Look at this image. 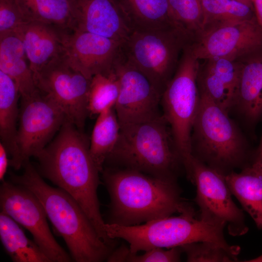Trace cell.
<instances>
[{
    "instance_id": "19",
    "label": "cell",
    "mask_w": 262,
    "mask_h": 262,
    "mask_svg": "<svg viewBox=\"0 0 262 262\" xmlns=\"http://www.w3.org/2000/svg\"><path fill=\"white\" fill-rule=\"evenodd\" d=\"M14 32L23 43L34 80L46 65L64 52L65 38L69 33L37 21L25 24Z\"/></svg>"
},
{
    "instance_id": "6",
    "label": "cell",
    "mask_w": 262,
    "mask_h": 262,
    "mask_svg": "<svg viewBox=\"0 0 262 262\" xmlns=\"http://www.w3.org/2000/svg\"><path fill=\"white\" fill-rule=\"evenodd\" d=\"M223 230L224 228L197 218L195 211L151 220L141 225L107 223L106 226L108 237L112 240H125L133 253L155 247L170 248L193 242H209L238 255L240 247L229 245Z\"/></svg>"
},
{
    "instance_id": "13",
    "label": "cell",
    "mask_w": 262,
    "mask_h": 262,
    "mask_svg": "<svg viewBox=\"0 0 262 262\" xmlns=\"http://www.w3.org/2000/svg\"><path fill=\"white\" fill-rule=\"evenodd\" d=\"M21 99L17 144L24 164L48 145L67 118L57 104L40 90Z\"/></svg>"
},
{
    "instance_id": "12",
    "label": "cell",
    "mask_w": 262,
    "mask_h": 262,
    "mask_svg": "<svg viewBox=\"0 0 262 262\" xmlns=\"http://www.w3.org/2000/svg\"><path fill=\"white\" fill-rule=\"evenodd\" d=\"M189 46L199 60H237L262 48V28L256 17L218 22L204 28Z\"/></svg>"
},
{
    "instance_id": "34",
    "label": "cell",
    "mask_w": 262,
    "mask_h": 262,
    "mask_svg": "<svg viewBox=\"0 0 262 262\" xmlns=\"http://www.w3.org/2000/svg\"><path fill=\"white\" fill-rule=\"evenodd\" d=\"M256 20L262 28V0H251Z\"/></svg>"
},
{
    "instance_id": "15",
    "label": "cell",
    "mask_w": 262,
    "mask_h": 262,
    "mask_svg": "<svg viewBox=\"0 0 262 262\" xmlns=\"http://www.w3.org/2000/svg\"><path fill=\"white\" fill-rule=\"evenodd\" d=\"M122 42L75 30L67 33L65 53L70 64L89 79L109 75L123 57Z\"/></svg>"
},
{
    "instance_id": "7",
    "label": "cell",
    "mask_w": 262,
    "mask_h": 262,
    "mask_svg": "<svg viewBox=\"0 0 262 262\" xmlns=\"http://www.w3.org/2000/svg\"><path fill=\"white\" fill-rule=\"evenodd\" d=\"M199 60L193 55L189 44L161 97L163 116L169 125L175 147L186 175L191 170L193 156L191 137L200 100L197 85Z\"/></svg>"
},
{
    "instance_id": "11",
    "label": "cell",
    "mask_w": 262,
    "mask_h": 262,
    "mask_svg": "<svg viewBox=\"0 0 262 262\" xmlns=\"http://www.w3.org/2000/svg\"><path fill=\"white\" fill-rule=\"evenodd\" d=\"M1 212L27 229L50 262H69L70 255L58 243L47 222L45 209L36 196L27 188L5 181L0 187Z\"/></svg>"
},
{
    "instance_id": "10",
    "label": "cell",
    "mask_w": 262,
    "mask_h": 262,
    "mask_svg": "<svg viewBox=\"0 0 262 262\" xmlns=\"http://www.w3.org/2000/svg\"><path fill=\"white\" fill-rule=\"evenodd\" d=\"M35 81L37 88L50 97L67 119L82 131L89 115L91 79L70 64L64 51L46 65Z\"/></svg>"
},
{
    "instance_id": "31",
    "label": "cell",
    "mask_w": 262,
    "mask_h": 262,
    "mask_svg": "<svg viewBox=\"0 0 262 262\" xmlns=\"http://www.w3.org/2000/svg\"><path fill=\"white\" fill-rule=\"evenodd\" d=\"M180 247L189 262H232L238 260L237 255L211 242H193Z\"/></svg>"
},
{
    "instance_id": "20",
    "label": "cell",
    "mask_w": 262,
    "mask_h": 262,
    "mask_svg": "<svg viewBox=\"0 0 262 262\" xmlns=\"http://www.w3.org/2000/svg\"><path fill=\"white\" fill-rule=\"evenodd\" d=\"M20 96L15 81L0 71V138L15 170L23 165L17 144L16 122L19 116L17 102Z\"/></svg>"
},
{
    "instance_id": "33",
    "label": "cell",
    "mask_w": 262,
    "mask_h": 262,
    "mask_svg": "<svg viewBox=\"0 0 262 262\" xmlns=\"http://www.w3.org/2000/svg\"><path fill=\"white\" fill-rule=\"evenodd\" d=\"M8 154L4 146L0 143V180H4V176L10 164Z\"/></svg>"
},
{
    "instance_id": "21",
    "label": "cell",
    "mask_w": 262,
    "mask_h": 262,
    "mask_svg": "<svg viewBox=\"0 0 262 262\" xmlns=\"http://www.w3.org/2000/svg\"><path fill=\"white\" fill-rule=\"evenodd\" d=\"M0 71L15 81L21 98L31 97L40 91L23 43L15 32L0 36Z\"/></svg>"
},
{
    "instance_id": "18",
    "label": "cell",
    "mask_w": 262,
    "mask_h": 262,
    "mask_svg": "<svg viewBox=\"0 0 262 262\" xmlns=\"http://www.w3.org/2000/svg\"><path fill=\"white\" fill-rule=\"evenodd\" d=\"M205 61L202 65L200 64L198 71L199 92L229 114L233 105L237 87L239 61L226 58Z\"/></svg>"
},
{
    "instance_id": "23",
    "label": "cell",
    "mask_w": 262,
    "mask_h": 262,
    "mask_svg": "<svg viewBox=\"0 0 262 262\" xmlns=\"http://www.w3.org/2000/svg\"><path fill=\"white\" fill-rule=\"evenodd\" d=\"M0 239L14 262H50L35 242L27 237L19 224L2 212L0 213Z\"/></svg>"
},
{
    "instance_id": "26",
    "label": "cell",
    "mask_w": 262,
    "mask_h": 262,
    "mask_svg": "<svg viewBox=\"0 0 262 262\" xmlns=\"http://www.w3.org/2000/svg\"><path fill=\"white\" fill-rule=\"evenodd\" d=\"M120 125L114 107L98 115L90 138L91 155L100 172L119 138Z\"/></svg>"
},
{
    "instance_id": "28",
    "label": "cell",
    "mask_w": 262,
    "mask_h": 262,
    "mask_svg": "<svg viewBox=\"0 0 262 262\" xmlns=\"http://www.w3.org/2000/svg\"><path fill=\"white\" fill-rule=\"evenodd\" d=\"M120 89L119 80L115 71L108 75L94 76L91 79L88 97L89 115H98L115 107Z\"/></svg>"
},
{
    "instance_id": "2",
    "label": "cell",
    "mask_w": 262,
    "mask_h": 262,
    "mask_svg": "<svg viewBox=\"0 0 262 262\" xmlns=\"http://www.w3.org/2000/svg\"><path fill=\"white\" fill-rule=\"evenodd\" d=\"M111 198V221L123 226L194 212L181 197L176 180H163L128 168L102 171Z\"/></svg>"
},
{
    "instance_id": "16",
    "label": "cell",
    "mask_w": 262,
    "mask_h": 262,
    "mask_svg": "<svg viewBox=\"0 0 262 262\" xmlns=\"http://www.w3.org/2000/svg\"><path fill=\"white\" fill-rule=\"evenodd\" d=\"M71 3L75 30L124 42L133 29L120 0H71Z\"/></svg>"
},
{
    "instance_id": "3",
    "label": "cell",
    "mask_w": 262,
    "mask_h": 262,
    "mask_svg": "<svg viewBox=\"0 0 262 262\" xmlns=\"http://www.w3.org/2000/svg\"><path fill=\"white\" fill-rule=\"evenodd\" d=\"M20 175L10 174L11 181L31 191L42 204L56 232L65 242L77 262L107 260L113 245L106 243L75 199L63 189L51 187L27 161Z\"/></svg>"
},
{
    "instance_id": "29",
    "label": "cell",
    "mask_w": 262,
    "mask_h": 262,
    "mask_svg": "<svg viewBox=\"0 0 262 262\" xmlns=\"http://www.w3.org/2000/svg\"><path fill=\"white\" fill-rule=\"evenodd\" d=\"M201 1L204 17L203 29L218 22L255 17L253 6L241 0H201Z\"/></svg>"
},
{
    "instance_id": "36",
    "label": "cell",
    "mask_w": 262,
    "mask_h": 262,
    "mask_svg": "<svg viewBox=\"0 0 262 262\" xmlns=\"http://www.w3.org/2000/svg\"><path fill=\"white\" fill-rule=\"evenodd\" d=\"M242 0V1H244V2H246V3H247V4H248L250 5L253 6L251 0Z\"/></svg>"
},
{
    "instance_id": "9",
    "label": "cell",
    "mask_w": 262,
    "mask_h": 262,
    "mask_svg": "<svg viewBox=\"0 0 262 262\" xmlns=\"http://www.w3.org/2000/svg\"><path fill=\"white\" fill-rule=\"evenodd\" d=\"M188 180L196 186L195 201L201 220L224 229L227 226L232 236L247 232L244 213L233 202L225 175L193 156Z\"/></svg>"
},
{
    "instance_id": "8",
    "label": "cell",
    "mask_w": 262,
    "mask_h": 262,
    "mask_svg": "<svg viewBox=\"0 0 262 262\" xmlns=\"http://www.w3.org/2000/svg\"><path fill=\"white\" fill-rule=\"evenodd\" d=\"M188 44L175 29H133L123 43V57L163 94L177 68L180 52Z\"/></svg>"
},
{
    "instance_id": "17",
    "label": "cell",
    "mask_w": 262,
    "mask_h": 262,
    "mask_svg": "<svg viewBox=\"0 0 262 262\" xmlns=\"http://www.w3.org/2000/svg\"><path fill=\"white\" fill-rule=\"evenodd\" d=\"M237 60L240 71L231 111L252 129L262 118V48Z\"/></svg>"
},
{
    "instance_id": "27",
    "label": "cell",
    "mask_w": 262,
    "mask_h": 262,
    "mask_svg": "<svg viewBox=\"0 0 262 262\" xmlns=\"http://www.w3.org/2000/svg\"><path fill=\"white\" fill-rule=\"evenodd\" d=\"M174 26L192 43L203 28L201 0H167Z\"/></svg>"
},
{
    "instance_id": "30",
    "label": "cell",
    "mask_w": 262,
    "mask_h": 262,
    "mask_svg": "<svg viewBox=\"0 0 262 262\" xmlns=\"http://www.w3.org/2000/svg\"><path fill=\"white\" fill-rule=\"evenodd\" d=\"M182 252L180 246L170 248L165 250L155 247L145 251L142 254L131 252L129 247L121 246L113 251L107 259L110 262H176L180 261Z\"/></svg>"
},
{
    "instance_id": "4",
    "label": "cell",
    "mask_w": 262,
    "mask_h": 262,
    "mask_svg": "<svg viewBox=\"0 0 262 262\" xmlns=\"http://www.w3.org/2000/svg\"><path fill=\"white\" fill-rule=\"evenodd\" d=\"M200 95L191 132L192 156L225 176L250 164L254 151L240 128L229 113Z\"/></svg>"
},
{
    "instance_id": "24",
    "label": "cell",
    "mask_w": 262,
    "mask_h": 262,
    "mask_svg": "<svg viewBox=\"0 0 262 262\" xmlns=\"http://www.w3.org/2000/svg\"><path fill=\"white\" fill-rule=\"evenodd\" d=\"M133 29H175L167 0H120Z\"/></svg>"
},
{
    "instance_id": "25",
    "label": "cell",
    "mask_w": 262,
    "mask_h": 262,
    "mask_svg": "<svg viewBox=\"0 0 262 262\" xmlns=\"http://www.w3.org/2000/svg\"><path fill=\"white\" fill-rule=\"evenodd\" d=\"M31 21L55 26L67 32L75 30L71 0H17Z\"/></svg>"
},
{
    "instance_id": "22",
    "label": "cell",
    "mask_w": 262,
    "mask_h": 262,
    "mask_svg": "<svg viewBox=\"0 0 262 262\" xmlns=\"http://www.w3.org/2000/svg\"><path fill=\"white\" fill-rule=\"evenodd\" d=\"M232 194L244 210L262 229V164L252 162L239 172L233 171L225 176Z\"/></svg>"
},
{
    "instance_id": "32",
    "label": "cell",
    "mask_w": 262,
    "mask_h": 262,
    "mask_svg": "<svg viewBox=\"0 0 262 262\" xmlns=\"http://www.w3.org/2000/svg\"><path fill=\"white\" fill-rule=\"evenodd\" d=\"M30 22L17 0H0V36Z\"/></svg>"
},
{
    "instance_id": "35",
    "label": "cell",
    "mask_w": 262,
    "mask_h": 262,
    "mask_svg": "<svg viewBox=\"0 0 262 262\" xmlns=\"http://www.w3.org/2000/svg\"><path fill=\"white\" fill-rule=\"evenodd\" d=\"M252 162H259L262 164V136L258 147L253 152Z\"/></svg>"
},
{
    "instance_id": "1",
    "label": "cell",
    "mask_w": 262,
    "mask_h": 262,
    "mask_svg": "<svg viewBox=\"0 0 262 262\" xmlns=\"http://www.w3.org/2000/svg\"><path fill=\"white\" fill-rule=\"evenodd\" d=\"M90 142L82 131L66 119L49 145L35 157L38 171L73 197L85 212L100 237L113 245L106 231L97 190L99 170L91 155Z\"/></svg>"
},
{
    "instance_id": "5",
    "label": "cell",
    "mask_w": 262,
    "mask_h": 262,
    "mask_svg": "<svg viewBox=\"0 0 262 262\" xmlns=\"http://www.w3.org/2000/svg\"><path fill=\"white\" fill-rule=\"evenodd\" d=\"M107 162L170 180H176L181 164L170 127L160 115L120 127L118 141Z\"/></svg>"
},
{
    "instance_id": "14",
    "label": "cell",
    "mask_w": 262,
    "mask_h": 262,
    "mask_svg": "<svg viewBox=\"0 0 262 262\" xmlns=\"http://www.w3.org/2000/svg\"><path fill=\"white\" fill-rule=\"evenodd\" d=\"M120 82L119 95L114 107L120 127L160 115L162 94L143 73L124 57L114 68Z\"/></svg>"
}]
</instances>
